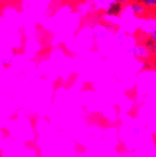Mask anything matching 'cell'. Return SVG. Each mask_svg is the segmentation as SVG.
Segmentation results:
<instances>
[{"label": "cell", "instance_id": "1", "mask_svg": "<svg viewBox=\"0 0 156 157\" xmlns=\"http://www.w3.org/2000/svg\"><path fill=\"white\" fill-rule=\"evenodd\" d=\"M128 54L141 60H149L152 57V49L144 44H135L128 50Z\"/></svg>", "mask_w": 156, "mask_h": 157}, {"label": "cell", "instance_id": "2", "mask_svg": "<svg viewBox=\"0 0 156 157\" xmlns=\"http://www.w3.org/2000/svg\"><path fill=\"white\" fill-rule=\"evenodd\" d=\"M140 31L150 37L156 33V15L142 17L140 21Z\"/></svg>", "mask_w": 156, "mask_h": 157}, {"label": "cell", "instance_id": "3", "mask_svg": "<svg viewBox=\"0 0 156 157\" xmlns=\"http://www.w3.org/2000/svg\"><path fill=\"white\" fill-rule=\"evenodd\" d=\"M118 6L114 0H95L93 2V7H94V11L95 12H103L107 13L111 12V10Z\"/></svg>", "mask_w": 156, "mask_h": 157}, {"label": "cell", "instance_id": "4", "mask_svg": "<svg viewBox=\"0 0 156 157\" xmlns=\"http://www.w3.org/2000/svg\"><path fill=\"white\" fill-rule=\"evenodd\" d=\"M102 20L106 23L107 25L114 27H118V29H121V17L118 13L114 12H107V13H103L102 14Z\"/></svg>", "mask_w": 156, "mask_h": 157}, {"label": "cell", "instance_id": "5", "mask_svg": "<svg viewBox=\"0 0 156 157\" xmlns=\"http://www.w3.org/2000/svg\"><path fill=\"white\" fill-rule=\"evenodd\" d=\"M76 11H78V14L80 15L81 17H88L90 13L95 12L93 5L88 2V1H82V2L78 3V6H76Z\"/></svg>", "mask_w": 156, "mask_h": 157}, {"label": "cell", "instance_id": "6", "mask_svg": "<svg viewBox=\"0 0 156 157\" xmlns=\"http://www.w3.org/2000/svg\"><path fill=\"white\" fill-rule=\"evenodd\" d=\"M131 8L133 13L135 14V17H147V8L144 6V3L142 1H134L131 2Z\"/></svg>", "mask_w": 156, "mask_h": 157}, {"label": "cell", "instance_id": "7", "mask_svg": "<svg viewBox=\"0 0 156 157\" xmlns=\"http://www.w3.org/2000/svg\"><path fill=\"white\" fill-rule=\"evenodd\" d=\"M142 2L147 8V10L156 11V0H142Z\"/></svg>", "mask_w": 156, "mask_h": 157}, {"label": "cell", "instance_id": "8", "mask_svg": "<svg viewBox=\"0 0 156 157\" xmlns=\"http://www.w3.org/2000/svg\"><path fill=\"white\" fill-rule=\"evenodd\" d=\"M151 39L153 40V43L156 45V33H154L153 35H151Z\"/></svg>", "mask_w": 156, "mask_h": 157}, {"label": "cell", "instance_id": "9", "mask_svg": "<svg viewBox=\"0 0 156 157\" xmlns=\"http://www.w3.org/2000/svg\"><path fill=\"white\" fill-rule=\"evenodd\" d=\"M85 1H88V2H90V3H92V5H93V2H94L95 0H85Z\"/></svg>", "mask_w": 156, "mask_h": 157}, {"label": "cell", "instance_id": "10", "mask_svg": "<svg viewBox=\"0 0 156 157\" xmlns=\"http://www.w3.org/2000/svg\"><path fill=\"white\" fill-rule=\"evenodd\" d=\"M64 1H67V2H71V1H73V0H64Z\"/></svg>", "mask_w": 156, "mask_h": 157}]
</instances>
